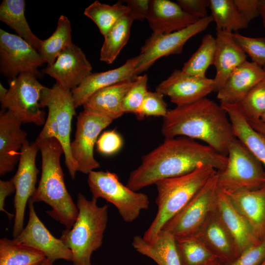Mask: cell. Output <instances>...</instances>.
<instances>
[{
	"instance_id": "obj_1",
	"label": "cell",
	"mask_w": 265,
	"mask_h": 265,
	"mask_svg": "<svg viewBox=\"0 0 265 265\" xmlns=\"http://www.w3.org/2000/svg\"><path fill=\"white\" fill-rule=\"evenodd\" d=\"M227 163V156L207 144L185 136L165 138L142 157L140 165L130 174L126 186L138 191L160 180L191 172L201 165H211L218 171Z\"/></svg>"
},
{
	"instance_id": "obj_2",
	"label": "cell",
	"mask_w": 265,
	"mask_h": 265,
	"mask_svg": "<svg viewBox=\"0 0 265 265\" xmlns=\"http://www.w3.org/2000/svg\"><path fill=\"white\" fill-rule=\"evenodd\" d=\"M161 133L165 138L185 136L201 140L225 156L235 138L226 111L206 97L168 110L163 118Z\"/></svg>"
},
{
	"instance_id": "obj_3",
	"label": "cell",
	"mask_w": 265,
	"mask_h": 265,
	"mask_svg": "<svg viewBox=\"0 0 265 265\" xmlns=\"http://www.w3.org/2000/svg\"><path fill=\"white\" fill-rule=\"evenodd\" d=\"M42 157L41 178L36 189L28 201L44 202L52 209L48 214L69 230L77 218L79 210L67 190L60 165L63 147L55 138L35 142Z\"/></svg>"
},
{
	"instance_id": "obj_4",
	"label": "cell",
	"mask_w": 265,
	"mask_h": 265,
	"mask_svg": "<svg viewBox=\"0 0 265 265\" xmlns=\"http://www.w3.org/2000/svg\"><path fill=\"white\" fill-rule=\"evenodd\" d=\"M216 172L211 165H201L186 174L157 182L158 211L143 238L148 242L154 241L164 224L186 205Z\"/></svg>"
},
{
	"instance_id": "obj_5",
	"label": "cell",
	"mask_w": 265,
	"mask_h": 265,
	"mask_svg": "<svg viewBox=\"0 0 265 265\" xmlns=\"http://www.w3.org/2000/svg\"><path fill=\"white\" fill-rule=\"evenodd\" d=\"M92 197L87 199L79 193L77 206L79 213L72 227L65 229L60 239L73 254L76 265H91L93 253L102 245L108 222V206H98Z\"/></svg>"
},
{
	"instance_id": "obj_6",
	"label": "cell",
	"mask_w": 265,
	"mask_h": 265,
	"mask_svg": "<svg viewBox=\"0 0 265 265\" xmlns=\"http://www.w3.org/2000/svg\"><path fill=\"white\" fill-rule=\"evenodd\" d=\"M40 105L42 108H48V114L35 142L50 138L57 139L63 147L68 173L74 180L76 171L71 153L70 133L72 120L76 115V108L71 90L63 88L57 83L52 88L45 87L42 93Z\"/></svg>"
},
{
	"instance_id": "obj_7",
	"label": "cell",
	"mask_w": 265,
	"mask_h": 265,
	"mask_svg": "<svg viewBox=\"0 0 265 265\" xmlns=\"http://www.w3.org/2000/svg\"><path fill=\"white\" fill-rule=\"evenodd\" d=\"M227 157L225 167L216 172L218 189L233 193L256 189L265 185L264 166L236 137L229 146Z\"/></svg>"
},
{
	"instance_id": "obj_8",
	"label": "cell",
	"mask_w": 265,
	"mask_h": 265,
	"mask_svg": "<svg viewBox=\"0 0 265 265\" xmlns=\"http://www.w3.org/2000/svg\"><path fill=\"white\" fill-rule=\"evenodd\" d=\"M87 183L93 197L104 199L113 204L126 222L134 221L142 211L149 208L148 195L124 185L114 173L92 171L88 174Z\"/></svg>"
},
{
	"instance_id": "obj_9",
	"label": "cell",
	"mask_w": 265,
	"mask_h": 265,
	"mask_svg": "<svg viewBox=\"0 0 265 265\" xmlns=\"http://www.w3.org/2000/svg\"><path fill=\"white\" fill-rule=\"evenodd\" d=\"M31 73H23L10 80L7 93L0 101L2 109L10 111L23 123L41 126L45 123V113L40 105L45 86Z\"/></svg>"
},
{
	"instance_id": "obj_10",
	"label": "cell",
	"mask_w": 265,
	"mask_h": 265,
	"mask_svg": "<svg viewBox=\"0 0 265 265\" xmlns=\"http://www.w3.org/2000/svg\"><path fill=\"white\" fill-rule=\"evenodd\" d=\"M217 191L216 173L161 230L170 233L175 238L194 236L214 211Z\"/></svg>"
},
{
	"instance_id": "obj_11",
	"label": "cell",
	"mask_w": 265,
	"mask_h": 265,
	"mask_svg": "<svg viewBox=\"0 0 265 265\" xmlns=\"http://www.w3.org/2000/svg\"><path fill=\"white\" fill-rule=\"evenodd\" d=\"M212 22L213 18L210 15L180 30L166 34L152 33L145 40L137 55L136 76L147 71L163 56L181 53L186 42L204 31Z\"/></svg>"
},
{
	"instance_id": "obj_12",
	"label": "cell",
	"mask_w": 265,
	"mask_h": 265,
	"mask_svg": "<svg viewBox=\"0 0 265 265\" xmlns=\"http://www.w3.org/2000/svg\"><path fill=\"white\" fill-rule=\"evenodd\" d=\"M112 120L85 111L77 116L74 140L71 142V153L77 172L88 174L100 167L94 156V148L101 132Z\"/></svg>"
},
{
	"instance_id": "obj_13",
	"label": "cell",
	"mask_w": 265,
	"mask_h": 265,
	"mask_svg": "<svg viewBox=\"0 0 265 265\" xmlns=\"http://www.w3.org/2000/svg\"><path fill=\"white\" fill-rule=\"evenodd\" d=\"M44 63L38 51L18 35L0 29V73L12 80L23 73L39 75Z\"/></svg>"
},
{
	"instance_id": "obj_14",
	"label": "cell",
	"mask_w": 265,
	"mask_h": 265,
	"mask_svg": "<svg viewBox=\"0 0 265 265\" xmlns=\"http://www.w3.org/2000/svg\"><path fill=\"white\" fill-rule=\"evenodd\" d=\"M39 148L35 143L26 140L20 151L18 168L13 179L15 186L13 200L15 209L13 237L16 238L24 228L25 210L27 203L35 192L39 169L36 158Z\"/></svg>"
},
{
	"instance_id": "obj_15",
	"label": "cell",
	"mask_w": 265,
	"mask_h": 265,
	"mask_svg": "<svg viewBox=\"0 0 265 265\" xmlns=\"http://www.w3.org/2000/svg\"><path fill=\"white\" fill-rule=\"evenodd\" d=\"M213 79L199 77L175 69L156 87V91L168 97L176 106L194 103L214 92Z\"/></svg>"
},
{
	"instance_id": "obj_16",
	"label": "cell",
	"mask_w": 265,
	"mask_h": 265,
	"mask_svg": "<svg viewBox=\"0 0 265 265\" xmlns=\"http://www.w3.org/2000/svg\"><path fill=\"white\" fill-rule=\"evenodd\" d=\"M29 216L26 225L20 234L13 238L42 252L47 259L53 263L63 259L72 261L73 254L60 239L55 238L47 229L37 215L33 203L28 201Z\"/></svg>"
},
{
	"instance_id": "obj_17",
	"label": "cell",
	"mask_w": 265,
	"mask_h": 265,
	"mask_svg": "<svg viewBox=\"0 0 265 265\" xmlns=\"http://www.w3.org/2000/svg\"><path fill=\"white\" fill-rule=\"evenodd\" d=\"M92 67L84 53L73 44L66 48L44 73L54 78L63 88L72 90L92 72Z\"/></svg>"
},
{
	"instance_id": "obj_18",
	"label": "cell",
	"mask_w": 265,
	"mask_h": 265,
	"mask_svg": "<svg viewBox=\"0 0 265 265\" xmlns=\"http://www.w3.org/2000/svg\"><path fill=\"white\" fill-rule=\"evenodd\" d=\"M22 122L10 111L0 112V175L12 171L20 158V151L27 140L21 128Z\"/></svg>"
},
{
	"instance_id": "obj_19",
	"label": "cell",
	"mask_w": 265,
	"mask_h": 265,
	"mask_svg": "<svg viewBox=\"0 0 265 265\" xmlns=\"http://www.w3.org/2000/svg\"><path fill=\"white\" fill-rule=\"evenodd\" d=\"M194 236L216 258L225 264L232 261L240 254L235 239L221 220L215 209Z\"/></svg>"
},
{
	"instance_id": "obj_20",
	"label": "cell",
	"mask_w": 265,
	"mask_h": 265,
	"mask_svg": "<svg viewBox=\"0 0 265 265\" xmlns=\"http://www.w3.org/2000/svg\"><path fill=\"white\" fill-rule=\"evenodd\" d=\"M137 55L129 59L121 66L103 72L91 73L77 87L71 90L75 106L77 108L85 103L97 91L119 82L134 80Z\"/></svg>"
},
{
	"instance_id": "obj_21",
	"label": "cell",
	"mask_w": 265,
	"mask_h": 265,
	"mask_svg": "<svg viewBox=\"0 0 265 265\" xmlns=\"http://www.w3.org/2000/svg\"><path fill=\"white\" fill-rule=\"evenodd\" d=\"M146 20L155 34H166L184 29L200 19L186 12L177 2L150 0Z\"/></svg>"
},
{
	"instance_id": "obj_22",
	"label": "cell",
	"mask_w": 265,
	"mask_h": 265,
	"mask_svg": "<svg viewBox=\"0 0 265 265\" xmlns=\"http://www.w3.org/2000/svg\"><path fill=\"white\" fill-rule=\"evenodd\" d=\"M265 78L263 67L245 61L231 74L222 87L217 92L220 104H238L247 93Z\"/></svg>"
},
{
	"instance_id": "obj_23",
	"label": "cell",
	"mask_w": 265,
	"mask_h": 265,
	"mask_svg": "<svg viewBox=\"0 0 265 265\" xmlns=\"http://www.w3.org/2000/svg\"><path fill=\"white\" fill-rule=\"evenodd\" d=\"M215 210L235 239L240 254L261 241L252 228L232 204L227 194L218 189Z\"/></svg>"
},
{
	"instance_id": "obj_24",
	"label": "cell",
	"mask_w": 265,
	"mask_h": 265,
	"mask_svg": "<svg viewBox=\"0 0 265 265\" xmlns=\"http://www.w3.org/2000/svg\"><path fill=\"white\" fill-rule=\"evenodd\" d=\"M232 33L226 30H216V48L213 64L216 69L213 79L215 92L222 87L233 71L247 60V54L236 43Z\"/></svg>"
},
{
	"instance_id": "obj_25",
	"label": "cell",
	"mask_w": 265,
	"mask_h": 265,
	"mask_svg": "<svg viewBox=\"0 0 265 265\" xmlns=\"http://www.w3.org/2000/svg\"><path fill=\"white\" fill-rule=\"evenodd\" d=\"M261 241L265 239V185L254 190L226 193Z\"/></svg>"
},
{
	"instance_id": "obj_26",
	"label": "cell",
	"mask_w": 265,
	"mask_h": 265,
	"mask_svg": "<svg viewBox=\"0 0 265 265\" xmlns=\"http://www.w3.org/2000/svg\"><path fill=\"white\" fill-rule=\"evenodd\" d=\"M134 80L122 81L97 91L83 105V110L113 121L121 117L125 113L124 99Z\"/></svg>"
},
{
	"instance_id": "obj_27",
	"label": "cell",
	"mask_w": 265,
	"mask_h": 265,
	"mask_svg": "<svg viewBox=\"0 0 265 265\" xmlns=\"http://www.w3.org/2000/svg\"><path fill=\"white\" fill-rule=\"evenodd\" d=\"M226 111L234 134L263 164L265 169V134L249 123L238 104H220Z\"/></svg>"
},
{
	"instance_id": "obj_28",
	"label": "cell",
	"mask_w": 265,
	"mask_h": 265,
	"mask_svg": "<svg viewBox=\"0 0 265 265\" xmlns=\"http://www.w3.org/2000/svg\"><path fill=\"white\" fill-rule=\"evenodd\" d=\"M132 246L139 253L153 260L158 265H183L177 248L176 239L170 233L161 230L153 242L135 236Z\"/></svg>"
},
{
	"instance_id": "obj_29",
	"label": "cell",
	"mask_w": 265,
	"mask_h": 265,
	"mask_svg": "<svg viewBox=\"0 0 265 265\" xmlns=\"http://www.w3.org/2000/svg\"><path fill=\"white\" fill-rule=\"evenodd\" d=\"M25 7L24 0H3L0 5V20L38 51L42 40L31 30L25 17Z\"/></svg>"
},
{
	"instance_id": "obj_30",
	"label": "cell",
	"mask_w": 265,
	"mask_h": 265,
	"mask_svg": "<svg viewBox=\"0 0 265 265\" xmlns=\"http://www.w3.org/2000/svg\"><path fill=\"white\" fill-rule=\"evenodd\" d=\"M130 12L123 16L104 36L100 59L108 64L112 63L127 43L133 22Z\"/></svg>"
},
{
	"instance_id": "obj_31",
	"label": "cell",
	"mask_w": 265,
	"mask_h": 265,
	"mask_svg": "<svg viewBox=\"0 0 265 265\" xmlns=\"http://www.w3.org/2000/svg\"><path fill=\"white\" fill-rule=\"evenodd\" d=\"M46 258L42 252L14 239H0V265H40Z\"/></svg>"
},
{
	"instance_id": "obj_32",
	"label": "cell",
	"mask_w": 265,
	"mask_h": 265,
	"mask_svg": "<svg viewBox=\"0 0 265 265\" xmlns=\"http://www.w3.org/2000/svg\"><path fill=\"white\" fill-rule=\"evenodd\" d=\"M209 7L216 30L237 32L248 26L234 0H210Z\"/></svg>"
},
{
	"instance_id": "obj_33",
	"label": "cell",
	"mask_w": 265,
	"mask_h": 265,
	"mask_svg": "<svg viewBox=\"0 0 265 265\" xmlns=\"http://www.w3.org/2000/svg\"><path fill=\"white\" fill-rule=\"evenodd\" d=\"M69 20L66 16L60 15L55 31L48 38L42 40L38 51L48 65L53 64L61 53L73 44Z\"/></svg>"
},
{
	"instance_id": "obj_34",
	"label": "cell",
	"mask_w": 265,
	"mask_h": 265,
	"mask_svg": "<svg viewBox=\"0 0 265 265\" xmlns=\"http://www.w3.org/2000/svg\"><path fill=\"white\" fill-rule=\"evenodd\" d=\"M130 12L121 2L110 5L95 0L84 10V14L92 20L105 36L115 24Z\"/></svg>"
},
{
	"instance_id": "obj_35",
	"label": "cell",
	"mask_w": 265,
	"mask_h": 265,
	"mask_svg": "<svg viewBox=\"0 0 265 265\" xmlns=\"http://www.w3.org/2000/svg\"><path fill=\"white\" fill-rule=\"evenodd\" d=\"M216 48L215 38L211 34L203 36L196 51L186 61L182 70L199 77H205L210 66L213 64Z\"/></svg>"
},
{
	"instance_id": "obj_36",
	"label": "cell",
	"mask_w": 265,
	"mask_h": 265,
	"mask_svg": "<svg viewBox=\"0 0 265 265\" xmlns=\"http://www.w3.org/2000/svg\"><path fill=\"white\" fill-rule=\"evenodd\" d=\"M175 239L183 265H202L216 258L195 236Z\"/></svg>"
},
{
	"instance_id": "obj_37",
	"label": "cell",
	"mask_w": 265,
	"mask_h": 265,
	"mask_svg": "<svg viewBox=\"0 0 265 265\" xmlns=\"http://www.w3.org/2000/svg\"><path fill=\"white\" fill-rule=\"evenodd\" d=\"M238 104L248 120H259L265 112V78L254 87Z\"/></svg>"
},
{
	"instance_id": "obj_38",
	"label": "cell",
	"mask_w": 265,
	"mask_h": 265,
	"mask_svg": "<svg viewBox=\"0 0 265 265\" xmlns=\"http://www.w3.org/2000/svg\"><path fill=\"white\" fill-rule=\"evenodd\" d=\"M148 79L146 74L136 76L124 99V113H132L135 115L137 113L148 92Z\"/></svg>"
},
{
	"instance_id": "obj_39",
	"label": "cell",
	"mask_w": 265,
	"mask_h": 265,
	"mask_svg": "<svg viewBox=\"0 0 265 265\" xmlns=\"http://www.w3.org/2000/svg\"><path fill=\"white\" fill-rule=\"evenodd\" d=\"M233 37L251 61L263 67L265 65V38L249 37L233 32Z\"/></svg>"
},
{
	"instance_id": "obj_40",
	"label": "cell",
	"mask_w": 265,
	"mask_h": 265,
	"mask_svg": "<svg viewBox=\"0 0 265 265\" xmlns=\"http://www.w3.org/2000/svg\"><path fill=\"white\" fill-rule=\"evenodd\" d=\"M163 96V95L157 91H148L136 114L137 117L139 119H142L148 116L165 117L168 109Z\"/></svg>"
},
{
	"instance_id": "obj_41",
	"label": "cell",
	"mask_w": 265,
	"mask_h": 265,
	"mask_svg": "<svg viewBox=\"0 0 265 265\" xmlns=\"http://www.w3.org/2000/svg\"><path fill=\"white\" fill-rule=\"evenodd\" d=\"M123 144L121 136L115 130L103 132L99 136L96 143L98 151L106 156L112 155L118 152Z\"/></svg>"
},
{
	"instance_id": "obj_42",
	"label": "cell",
	"mask_w": 265,
	"mask_h": 265,
	"mask_svg": "<svg viewBox=\"0 0 265 265\" xmlns=\"http://www.w3.org/2000/svg\"><path fill=\"white\" fill-rule=\"evenodd\" d=\"M265 260V239L244 250L225 265H260Z\"/></svg>"
},
{
	"instance_id": "obj_43",
	"label": "cell",
	"mask_w": 265,
	"mask_h": 265,
	"mask_svg": "<svg viewBox=\"0 0 265 265\" xmlns=\"http://www.w3.org/2000/svg\"><path fill=\"white\" fill-rule=\"evenodd\" d=\"M176 2L186 12L199 19L208 16L210 0H177Z\"/></svg>"
},
{
	"instance_id": "obj_44",
	"label": "cell",
	"mask_w": 265,
	"mask_h": 265,
	"mask_svg": "<svg viewBox=\"0 0 265 265\" xmlns=\"http://www.w3.org/2000/svg\"><path fill=\"white\" fill-rule=\"evenodd\" d=\"M239 12L249 23L260 15L261 0H234Z\"/></svg>"
},
{
	"instance_id": "obj_45",
	"label": "cell",
	"mask_w": 265,
	"mask_h": 265,
	"mask_svg": "<svg viewBox=\"0 0 265 265\" xmlns=\"http://www.w3.org/2000/svg\"><path fill=\"white\" fill-rule=\"evenodd\" d=\"M125 2L133 21H142L147 19L150 0H126Z\"/></svg>"
},
{
	"instance_id": "obj_46",
	"label": "cell",
	"mask_w": 265,
	"mask_h": 265,
	"mask_svg": "<svg viewBox=\"0 0 265 265\" xmlns=\"http://www.w3.org/2000/svg\"><path fill=\"white\" fill-rule=\"evenodd\" d=\"M15 192V186L13 178L8 181L0 180V210L6 214L11 220L14 214L8 212L5 209V201L7 197Z\"/></svg>"
},
{
	"instance_id": "obj_47",
	"label": "cell",
	"mask_w": 265,
	"mask_h": 265,
	"mask_svg": "<svg viewBox=\"0 0 265 265\" xmlns=\"http://www.w3.org/2000/svg\"><path fill=\"white\" fill-rule=\"evenodd\" d=\"M250 125L257 131L265 134V125L260 120H248Z\"/></svg>"
},
{
	"instance_id": "obj_48",
	"label": "cell",
	"mask_w": 265,
	"mask_h": 265,
	"mask_svg": "<svg viewBox=\"0 0 265 265\" xmlns=\"http://www.w3.org/2000/svg\"><path fill=\"white\" fill-rule=\"evenodd\" d=\"M260 15L262 17L263 25L265 27V0H261Z\"/></svg>"
},
{
	"instance_id": "obj_49",
	"label": "cell",
	"mask_w": 265,
	"mask_h": 265,
	"mask_svg": "<svg viewBox=\"0 0 265 265\" xmlns=\"http://www.w3.org/2000/svg\"><path fill=\"white\" fill-rule=\"evenodd\" d=\"M202 265H225V264L215 258Z\"/></svg>"
},
{
	"instance_id": "obj_50",
	"label": "cell",
	"mask_w": 265,
	"mask_h": 265,
	"mask_svg": "<svg viewBox=\"0 0 265 265\" xmlns=\"http://www.w3.org/2000/svg\"><path fill=\"white\" fill-rule=\"evenodd\" d=\"M7 91L8 89H6L1 83H0V101L5 97Z\"/></svg>"
},
{
	"instance_id": "obj_51",
	"label": "cell",
	"mask_w": 265,
	"mask_h": 265,
	"mask_svg": "<svg viewBox=\"0 0 265 265\" xmlns=\"http://www.w3.org/2000/svg\"><path fill=\"white\" fill-rule=\"evenodd\" d=\"M40 265H53V263L46 258Z\"/></svg>"
},
{
	"instance_id": "obj_52",
	"label": "cell",
	"mask_w": 265,
	"mask_h": 265,
	"mask_svg": "<svg viewBox=\"0 0 265 265\" xmlns=\"http://www.w3.org/2000/svg\"><path fill=\"white\" fill-rule=\"evenodd\" d=\"M260 121L265 125V112L261 116Z\"/></svg>"
},
{
	"instance_id": "obj_53",
	"label": "cell",
	"mask_w": 265,
	"mask_h": 265,
	"mask_svg": "<svg viewBox=\"0 0 265 265\" xmlns=\"http://www.w3.org/2000/svg\"><path fill=\"white\" fill-rule=\"evenodd\" d=\"M260 265H265V260Z\"/></svg>"
},
{
	"instance_id": "obj_54",
	"label": "cell",
	"mask_w": 265,
	"mask_h": 265,
	"mask_svg": "<svg viewBox=\"0 0 265 265\" xmlns=\"http://www.w3.org/2000/svg\"><path fill=\"white\" fill-rule=\"evenodd\" d=\"M263 68V69H264V70L265 71V65Z\"/></svg>"
},
{
	"instance_id": "obj_55",
	"label": "cell",
	"mask_w": 265,
	"mask_h": 265,
	"mask_svg": "<svg viewBox=\"0 0 265 265\" xmlns=\"http://www.w3.org/2000/svg\"><path fill=\"white\" fill-rule=\"evenodd\" d=\"M73 265H74V264H73Z\"/></svg>"
}]
</instances>
